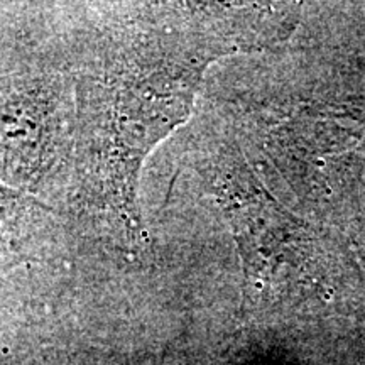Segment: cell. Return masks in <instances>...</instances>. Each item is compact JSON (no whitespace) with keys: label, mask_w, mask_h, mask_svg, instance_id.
<instances>
[{"label":"cell","mask_w":365,"mask_h":365,"mask_svg":"<svg viewBox=\"0 0 365 365\" xmlns=\"http://www.w3.org/2000/svg\"><path fill=\"white\" fill-rule=\"evenodd\" d=\"M185 31L112 43L76 86L75 150L81 188L125 232L140 230L137 186L145 158L188 118L213 54Z\"/></svg>","instance_id":"6da1fadb"},{"label":"cell","mask_w":365,"mask_h":365,"mask_svg":"<svg viewBox=\"0 0 365 365\" xmlns=\"http://www.w3.org/2000/svg\"><path fill=\"white\" fill-rule=\"evenodd\" d=\"M61 127V105L46 85L0 88V182L34 188L58 158Z\"/></svg>","instance_id":"7a4b0ae2"},{"label":"cell","mask_w":365,"mask_h":365,"mask_svg":"<svg viewBox=\"0 0 365 365\" xmlns=\"http://www.w3.org/2000/svg\"><path fill=\"white\" fill-rule=\"evenodd\" d=\"M48 212L44 205L24 191L0 182V240L7 242L24 230L41 213Z\"/></svg>","instance_id":"3957f363"}]
</instances>
